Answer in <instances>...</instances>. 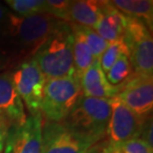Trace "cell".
I'll use <instances>...</instances> for the list:
<instances>
[{"label":"cell","mask_w":153,"mask_h":153,"mask_svg":"<svg viewBox=\"0 0 153 153\" xmlns=\"http://www.w3.org/2000/svg\"><path fill=\"white\" fill-rule=\"evenodd\" d=\"M126 15L118 11L111 1H103L102 17L94 30L108 42H114L123 39Z\"/></svg>","instance_id":"cell-13"},{"label":"cell","mask_w":153,"mask_h":153,"mask_svg":"<svg viewBox=\"0 0 153 153\" xmlns=\"http://www.w3.org/2000/svg\"><path fill=\"white\" fill-rule=\"evenodd\" d=\"M102 153H126V151H125L122 143L112 144V143H108L106 141Z\"/></svg>","instance_id":"cell-24"},{"label":"cell","mask_w":153,"mask_h":153,"mask_svg":"<svg viewBox=\"0 0 153 153\" xmlns=\"http://www.w3.org/2000/svg\"><path fill=\"white\" fill-rule=\"evenodd\" d=\"M103 1L78 0L71 1L68 12V23L94 29L102 17Z\"/></svg>","instance_id":"cell-14"},{"label":"cell","mask_w":153,"mask_h":153,"mask_svg":"<svg viewBox=\"0 0 153 153\" xmlns=\"http://www.w3.org/2000/svg\"><path fill=\"white\" fill-rule=\"evenodd\" d=\"M71 24L72 30L81 36L85 43L90 49L91 55H93L94 60H100L103 52L108 48L109 42L105 40L102 37L97 34L94 29L88 28V27L79 26L76 24Z\"/></svg>","instance_id":"cell-16"},{"label":"cell","mask_w":153,"mask_h":153,"mask_svg":"<svg viewBox=\"0 0 153 153\" xmlns=\"http://www.w3.org/2000/svg\"><path fill=\"white\" fill-rule=\"evenodd\" d=\"M0 115L11 125L25 121V106L15 88L10 70L0 72Z\"/></svg>","instance_id":"cell-11"},{"label":"cell","mask_w":153,"mask_h":153,"mask_svg":"<svg viewBox=\"0 0 153 153\" xmlns=\"http://www.w3.org/2000/svg\"><path fill=\"white\" fill-rule=\"evenodd\" d=\"M42 114L30 115L20 124L11 125L4 153H42Z\"/></svg>","instance_id":"cell-9"},{"label":"cell","mask_w":153,"mask_h":153,"mask_svg":"<svg viewBox=\"0 0 153 153\" xmlns=\"http://www.w3.org/2000/svg\"><path fill=\"white\" fill-rule=\"evenodd\" d=\"M105 142H102V145H100V141L97 142V144L91 146V147L87 151V153H102L103 147H105Z\"/></svg>","instance_id":"cell-26"},{"label":"cell","mask_w":153,"mask_h":153,"mask_svg":"<svg viewBox=\"0 0 153 153\" xmlns=\"http://www.w3.org/2000/svg\"><path fill=\"white\" fill-rule=\"evenodd\" d=\"M5 4L21 17L46 13V0H6Z\"/></svg>","instance_id":"cell-19"},{"label":"cell","mask_w":153,"mask_h":153,"mask_svg":"<svg viewBox=\"0 0 153 153\" xmlns=\"http://www.w3.org/2000/svg\"><path fill=\"white\" fill-rule=\"evenodd\" d=\"M122 55H127L129 57V51H128L127 45L125 44L123 39L109 43L108 48L105 49L102 57L100 58V67H102V71L105 72V74Z\"/></svg>","instance_id":"cell-20"},{"label":"cell","mask_w":153,"mask_h":153,"mask_svg":"<svg viewBox=\"0 0 153 153\" xmlns=\"http://www.w3.org/2000/svg\"><path fill=\"white\" fill-rule=\"evenodd\" d=\"M59 21L46 13L21 17L9 12L0 27V52L10 70L32 59Z\"/></svg>","instance_id":"cell-1"},{"label":"cell","mask_w":153,"mask_h":153,"mask_svg":"<svg viewBox=\"0 0 153 153\" xmlns=\"http://www.w3.org/2000/svg\"><path fill=\"white\" fill-rule=\"evenodd\" d=\"M9 127H10V124L8 123V121L3 116L0 115V153H2L3 148H4Z\"/></svg>","instance_id":"cell-23"},{"label":"cell","mask_w":153,"mask_h":153,"mask_svg":"<svg viewBox=\"0 0 153 153\" xmlns=\"http://www.w3.org/2000/svg\"><path fill=\"white\" fill-rule=\"evenodd\" d=\"M73 47L74 33L71 24L59 21L33 57L46 79L76 76Z\"/></svg>","instance_id":"cell-2"},{"label":"cell","mask_w":153,"mask_h":153,"mask_svg":"<svg viewBox=\"0 0 153 153\" xmlns=\"http://www.w3.org/2000/svg\"><path fill=\"white\" fill-rule=\"evenodd\" d=\"M82 97L81 84L76 76L46 79L41 114L46 120L63 121Z\"/></svg>","instance_id":"cell-4"},{"label":"cell","mask_w":153,"mask_h":153,"mask_svg":"<svg viewBox=\"0 0 153 153\" xmlns=\"http://www.w3.org/2000/svg\"><path fill=\"white\" fill-rule=\"evenodd\" d=\"M151 30L141 20L126 16L123 41L129 51L134 75H153V39Z\"/></svg>","instance_id":"cell-5"},{"label":"cell","mask_w":153,"mask_h":153,"mask_svg":"<svg viewBox=\"0 0 153 153\" xmlns=\"http://www.w3.org/2000/svg\"><path fill=\"white\" fill-rule=\"evenodd\" d=\"M9 69L10 70V66H9V63L7 59L3 56V54L0 52V72H3L5 70Z\"/></svg>","instance_id":"cell-27"},{"label":"cell","mask_w":153,"mask_h":153,"mask_svg":"<svg viewBox=\"0 0 153 153\" xmlns=\"http://www.w3.org/2000/svg\"><path fill=\"white\" fill-rule=\"evenodd\" d=\"M10 12L9 9L6 8L5 5H3L1 2H0V27L2 26V24L4 23V21L7 17L8 13Z\"/></svg>","instance_id":"cell-25"},{"label":"cell","mask_w":153,"mask_h":153,"mask_svg":"<svg viewBox=\"0 0 153 153\" xmlns=\"http://www.w3.org/2000/svg\"><path fill=\"white\" fill-rule=\"evenodd\" d=\"M134 75L131 62L127 55H122L105 73L108 82L114 87H121Z\"/></svg>","instance_id":"cell-18"},{"label":"cell","mask_w":153,"mask_h":153,"mask_svg":"<svg viewBox=\"0 0 153 153\" xmlns=\"http://www.w3.org/2000/svg\"><path fill=\"white\" fill-rule=\"evenodd\" d=\"M111 114L106 134L108 142L115 144L140 137L144 122L149 117H141L131 111L126 105L114 97L111 100Z\"/></svg>","instance_id":"cell-8"},{"label":"cell","mask_w":153,"mask_h":153,"mask_svg":"<svg viewBox=\"0 0 153 153\" xmlns=\"http://www.w3.org/2000/svg\"><path fill=\"white\" fill-rule=\"evenodd\" d=\"M111 114V100L82 96L61 122L79 136L97 144L105 137Z\"/></svg>","instance_id":"cell-3"},{"label":"cell","mask_w":153,"mask_h":153,"mask_svg":"<svg viewBox=\"0 0 153 153\" xmlns=\"http://www.w3.org/2000/svg\"><path fill=\"white\" fill-rule=\"evenodd\" d=\"M115 97L135 114L149 117L153 108V76L133 75L119 87Z\"/></svg>","instance_id":"cell-10"},{"label":"cell","mask_w":153,"mask_h":153,"mask_svg":"<svg viewBox=\"0 0 153 153\" xmlns=\"http://www.w3.org/2000/svg\"><path fill=\"white\" fill-rule=\"evenodd\" d=\"M114 7L128 17L141 20L152 31L153 1L152 0H114L111 1Z\"/></svg>","instance_id":"cell-15"},{"label":"cell","mask_w":153,"mask_h":153,"mask_svg":"<svg viewBox=\"0 0 153 153\" xmlns=\"http://www.w3.org/2000/svg\"><path fill=\"white\" fill-rule=\"evenodd\" d=\"M74 33V47H73V58H74V68L76 76L79 79L82 75L90 68L94 61L90 49L78 33Z\"/></svg>","instance_id":"cell-17"},{"label":"cell","mask_w":153,"mask_h":153,"mask_svg":"<svg viewBox=\"0 0 153 153\" xmlns=\"http://www.w3.org/2000/svg\"><path fill=\"white\" fill-rule=\"evenodd\" d=\"M122 145L126 153H153V148L140 137L122 142Z\"/></svg>","instance_id":"cell-22"},{"label":"cell","mask_w":153,"mask_h":153,"mask_svg":"<svg viewBox=\"0 0 153 153\" xmlns=\"http://www.w3.org/2000/svg\"><path fill=\"white\" fill-rule=\"evenodd\" d=\"M94 145L62 122L46 120L42 123V153H87Z\"/></svg>","instance_id":"cell-7"},{"label":"cell","mask_w":153,"mask_h":153,"mask_svg":"<svg viewBox=\"0 0 153 153\" xmlns=\"http://www.w3.org/2000/svg\"><path fill=\"white\" fill-rule=\"evenodd\" d=\"M82 96L85 97L111 100L117 96L119 87H114L106 79L100 60H94L79 78Z\"/></svg>","instance_id":"cell-12"},{"label":"cell","mask_w":153,"mask_h":153,"mask_svg":"<svg viewBox=\"0 0 153 153\" xmlns=\"http://www.w3.org/2000/svg\"><path fill=\"white\" fill-rule=\"evenodd\" d=\"M70 4L69 0H46V13L58 20L68 22Z\"/></svg>","instance_id":"cell-21"},{"label":"cell","mask_w":153,"mask_h":153,"mask_svg":"<svg viewBox=\"0 0 153 153\" xmlns=\"http://www.w3.org/2000/svg\"><path fill=\"white\" fill-rule=\"evenodd\" d=\"M15 88L31 115L41 114L46 78L33 59L24 61L10 70Z\"/></svg>","instance_id":"cell-6"}]
</instances>
